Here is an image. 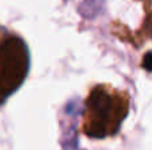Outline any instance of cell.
I'll return each mask as SVG.
<instances>
[{"label": "cell", "mask_w": 152, "mask_h": 150, "mask_svg": "<svg viewBox=\"0 0 152 150\" xmlns=\"http://www.w3.org/2000/svg\"><path fill=\"white\" fill-rule=\"evenodd\" d=\"M83 133L91 138H105L119 132L129 110V96L107 84L92 88L84 104Z\"/></svg>", "instance_id": "1"}, {"label": "cell", "mask_w": 152, "mask_h": 150, "mask_svg": "<svg viewBox=\"0 0 152 150\" xmlns=\"http://www.w3.org/2000/svg\"><path fill=\"white\" fill-rule=\"evenodd\" d=\"M29 68V53L18 35L0 28V104L24 81Z\"/></svg>", "instance_id": "2"}, {"label": "cell", "mask_w": 152, "mask_h": 150, "mask_svg": "<svg viewBox=\"0 0 152 150\" xmlns=\"http://www.w3.org/2000/svg\"><path fill=\"white\" fill-rule=\"evenodd\" d=\"M104 0H80L79 12L87 19H94L102 11Z\"/></svg>", "instance_id": "3"}, {"label": "cell", "mask_w": 152, "mask_h": 150, "mask_svg": "<svg viewBox=\"0 0 152 150\" xmlns=\"http://www.w3.org/2000/svg\"><path fill=\"white\" fill-rule=\"evenodd\" d=\"M143 65H144V68L147 69V71H150L151 69V52H147L144 56V63H143Z\"/></svg>", "instance_id": "4"}]
</instances>
